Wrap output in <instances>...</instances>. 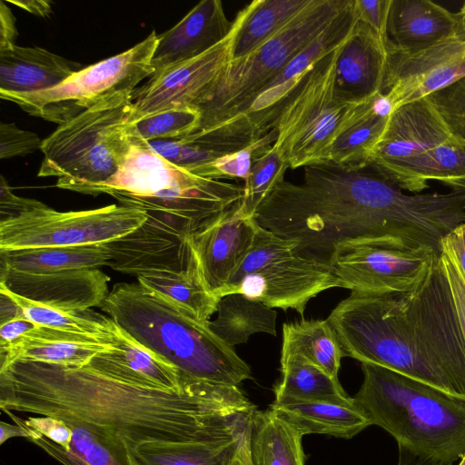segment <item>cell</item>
Listing matches in <instances>:
<instances>
[{"label":"cell","mask_w":465,"mask_h":465,"mask_svg":"<svg viewBox=\"0 0 465 465\" xmlns=\"http://www.w3.org/2000/svg\"><path fill=\"white\" fill-rule=\"evenodd\" d=\"M0 408L91 425L128 450L144 443L232 440L256 410L238 386L149 389L120 382L88 366L25 361L0 367Z\"/></svg>","instance_id":"obj_1"},{"label":"cell","mask_w":465,"mask_h":465,"mask_svg":"<svg viewBox=\"0 0 465 465\" xmlns=\"http://www.w3.org/2000/svg\"><path fill=\"white\" fill-rule=\"evenodd\" d=\"M301 183L285 180L253 218L296 243L301 257L330 267L334 250L349 242L400 241L436 246L449 223L441 193H406L370 166L329 162L303 167Z\"/></svg>","instance_id":"obj_2"},{"label":"cell","mask_w":465,"mask_h":465,"mask_svg":"<svg viewBox=\"0 0 465 465\" xmlns=\"http://www.w3.org/2000/svg\"><path fill=\"white\" fill-rule=\"evenodd\" d=\"M344 356L380 365L465 401V339L440 255L407 292H351L327 318Z\"/></svg>","instance_id":"obj_3"},{"label":"cell","mask_w":465,"mask_h":465,"mask_svg":"<svg viewBox=\"0 0 465 465\" xmlns=\"http://www.w3.org/2000/svg\"><path fill=\"white\" fill-rule=\"evenodd\" d=\"M117 326L173 366L184 386H238L250 366L209 328L139 283L114 285L99 306Z\"/></svg>","instance_id":"obj_4"},{"label":"cell","mask_w":465,"mask_h":465,"mask_svg":"<svg viewBox=\"0 0 465 465\" xmlns=\"http://www.w3.org/2000/svg\"><path fill=\"white\" fill-rule=\"evenodd\" d=\"M352 397L371 425L412 452L452 463L465 454V401L388 368L361 362Z\"/></svg>","instance_id":"obj_5"},{"label":"cell","mask_w":465,"mask_h":465,"mask_svg":"<svg viewBox=\"0 0 465 465\" xmlns=\"http://www.w3.org/2000/svg\"><path fill=\"white\" fill-rule=\"evenodd\" d=\"M100 193L146 214L176 220L195 232L239 204L243 186L199 176L171 163L146 143L132 142L118 172L94 196Z\"/></svg>","instance_id":"obj_6"},{"label":"cell","mask_w":465,"mask_h":465,"mask_svg":"<svg viewBox=\"0 0 465 465\" xmlns=\"http://www.w3.org/2000/svg\"><path fill=\"white\" fill-rule=\"evenodd\" d=\"M132 108L133 92L120 93L59 124L43 140L38 177H55L60 189L94 196L130 152Z\"/></svg>","instance_id":"obj_7"},{"label":"cell","mask_w":465,"mask_h":465,"mask_svg":"<svg viewBox=\"0 0 465 465\" xmlns=\"http://www.w3.org/2000/svg\"><path fill=\"white\" fill-rule=\"evenodd\" d=\"M350 0H311L285 26L247 55L232 60L198 107L204 131L240 114L259 91L314 40ZM195 131V132H197Z\"/></svg>","instance_id":"obj_8"},{"label":"cell","mask_w":465,"mask_h":465,"mask_svg":"<svg viewBox=\"0 0 465 465\" xmlns=\"http://www.w3.org/2000/svg\"><path fill=\"white\" fill-rule=\"evenodd\" d=\"M341 46L313 65L280 109L273 126L278 131L273 146L289 168L327 162L333 142L363 103H348L336 96L335 70Z\"/></svg>","instance_id":"obj_9"},{"label":"cell","mask_w":465,"mask_h":465,"mask_svg":"<svg viewBox=\"0 0 465 465\" xmlns=\"http://www.w3.org/2000/svg\"><path fill=\"white\" fill-rule=\"evenodd\" d=\"M294 241L258 224L254 241L220 293H241L270 308L292 309L303 315L308 302L338 287L331 267L301 257Z\"/></svg>","instance_id":"obj_10"},{"label":"cell","mask_w":465,"mask_h":465,"mask_svg":"<svg viewBox=\"0 0 465 465\" xmlns=\"http://www.w3.org/2000/svg\"><path fill=\"white\" fill-rule=\"evenodd\" d=\"M158 40L153 30L130 49L74 73L52 89L0 97L30 115L62 124L109 96L134 92L142 80L151 77Z\"/></svg>","instance_id":"obj_11"},{"label":"cell","mask_w":465,"mask_h":465,"mask_svg":"<svg viewBox=\"0 0 465 465\" xmlns=\"http://www.w3.org/2000/svg\"><path fill=\"white\" fill-rule=\"evenodd\" d=\"M146 219L143 211L121 204L70 212L45 204L0 222V250L104 244L133 232Z\"/></svg>","instance_id":"obj_12"},{"label":"cell","mask_w":465,"mask_h":465,"mask_svg":"<svg viewBox=\"0 0 465 465\" xmlns=\"http://www.w3.org/2000/svg\"><path fill=\"white\" fill-rule=\"evenodd\" d=\"M440 255L430 246L400 241L349 242L334 250L330 267L340 288L358 292H401L422 282Z\"/></svg>","instance_id":"obj_13"},{"label":"cell","mask_w":465,"mask_h":465,"mask_svg":"<svg viewBox=\"0 0 465 465\" xmlns=\"http://www.w3.org/2000/svg\"><path fill=\"white\" fill-rule=\"evenodd\" d=\"M356 20L353 0H350L341 14L266 84L240 114L197 132L242 145L262 137L273 128L284 101L313 65L346 42Z\"/></svg>","instance_id":"obj_14"},{"label":"cell","mask_w":465,"mask_h":465,"mask_svg":"<svg viewBox=\"0 0 465 465\" xmlns=\"http://www.w3.org/2000/svg\"><path fill=\"white\" fill-rule=\"evenodd\" d=\"M249 10L248 5L238 12L230 34L218 45L199 56L154 74L135 89L129 122L173 108L198 109L231 62L235 36Z\"/></svg>","instance_id":"obj_15"},{"label":"cell","mask_w":465,"mask_h":465,"mask_svg":"<svg viewBox=\"0 0 465 465\" xmlns=\"http://www.w3.org/2000/svg\"><path fill=\"white\" fill-rule=\"evenodd\" d=\"M146 215L147 219L138 228L105 243L110 252L107 266L136 277L186 271L196 259L192 245L194 232L172 218Z\"/></svg>","instance_id":"obj_16"},{"label":"cell","mask_w":465,"mask_h":465,"mask_svg":"<svg viewBox=\"0 0 465 465\" xmlns=\"http://www.w3.org/2000/svg\"><path fill=\"white\" fill-rule=\"evenodd\" d=\"M465 75V37H456L427 49L401 53L388 47L382 94L391 112L427 97Z\"/></svg>","instance_id":"obj_17"},{"label":"cell","mask_w":465,"mask_h":465,"mask_svg":"<svg viewBox=\"0 0 465 465\" xmlns=\"http://www.w3.org/2000/svg\"><path fill=\"white\" fill-rule=\"evenodd\" d=\"M109 280L98 268L42 273L5 265L0 269V285L9 292L66 312H83L100 306L109 293Z\"/></svg>","instance_id":"obj_18"},{"label":"cell","mask_w":465,"mask_h":465,"mask_svg":"<svg viewBox=\"0 0 465 465\" xmlns=\"http://www.w3.org/2000/svg\"><path fill=\"white\" fill-rule=\"evenodd\" d=\"M240 203L192 235L203 281L218 299L250 250L257 232L258 223L242 213Z\"/></svg>","instance_id":"obj_19"},{"label":"cell","mask_w":465,"mask_h":465,"mask_svg":"<svg viewBox=\"0 0 465 465\" xmlns=\"http://www.w3.org/2000/svg\"><path fill=\"white\" fill-rule=\"evenodd\" d=\"M387 63V44L369 26L356 20L337 57L336 96L348 103H361L382 94Z\"/></svg>","instance_id":"obj_20"},{"label":"cell","mask_w":465,"mask_h":465,"mask_svg":"<svg viewBox=\"0 0 465 465\" xmlns=\"http://www.w3.org/2000/svg\"><path fill=\"white\" fill-rule=\"evenodd\" d=\"M387 46L401 53L427 49L465 37V15L450 12L430 0H391Z\"/></svg>","instance_id":"obj_21"},{"label":"cell","mask_w":465,"mask_h":465,"mask_svg":"<svg viewBox=\"0 0 465 465\" xmlns=\"http://www.w3.org/2000/svg\"><path fill=\"white\" fill-rule=\"evenodd\" d=\"M453 137L426 98L393 110L367 165L392 163L417 155Z\"/></svg>","instance_id":"obj_22"},{"label":"cell","mask_w":465,"mask_h":465,"mask_svg":"<svg viewBox=\"0 0 465 465\" xmlns=\"http://www.w3.org/2000/svg\"><path fill=\"white\" fill-rule=\"evenodd\" d=\"M111 344L112 348L95 355L86 366L137 387L181 391L198 385L184 386L173 366L136 341L113 320Z\"/></svg>","instance_id":"obj_23"},{"label":"cell","mask_w":465,"mask_h":465,"mask_svg":"<svg viewBox=\"0 0 465 465\" xmlns=\"http://www.w3.org/2000/svg\"><path fill=\"white\" fill-rule=\"evenodd\" d=\"M232 25L220 0L201 1L174 26L158 35L152 58L154 74L204 54L230 34Z\"/></svg>","instance_id":"obj_24"},{"label":"cell","mask_w":465,"mask_h":465,"mask_svg":"<svg viewBox=\"0 0 465 465\" xmlns=\"http://www.w3.org/2000/svg\"><path fill=\"white\" fill-rule=\"evenodd\" d=\"M368 166L408 193H422L430 180L465 189V143L453 138L401 161Z\"/></svg>","instance_id":"obj_25"},{"label":"cell","mask_w":465,"mask_h":465,"mask_svg":"<svg viewBox=\"0 0 465 465\" xmlns=\"http://www.w3.org/2000/svg\"><path fill=\"white\" fill-rule=\"evenodd\" d=\"M81 65L41 47L0 51V94H30L52 89Z\"/></svg>","instance_id":"obj_26"},{"label":"cell","mask_w":465,"mask_h":465,"mask_svg":"<svg viewBox=\"0 0 465 465\" xmlns=\"http://www.w3.org/2000/svg\"><path fill=\"white\" fill-rule=\"evenodd\" d=\"M64 421L71 429V439L66 447L51 441L34 430L28 440L63 465H132L127 447L114 435L91 425Z\"/></svg>","instance_id":"obj_27"},{"label":"cell","mask_w":465,"mask_h":465,"mask_svg":"<svg viewBox=\"0 0 465 465\" xmlns=\"http://www.w3.org/2000/svg\"><path fill=\"white\" fill-rule=\"evenodd\" d=\"M270 409L302 436L316 433L351 439L371 426L356 405L321 401H273Z\"/></svg>","instance_id":"obj_28"},{"label":"cell","mask_w":465,"mask_h":465,"mask_svg":"<svg viewBox=\"0 0 465 465\" xmlns=\"http://www.w3.org/2000/svg\"><path fill=\"white\" fill-rule=\"evenodd\" d=\"M137 279L144 289L200 322L208 323L217 311L220 299L206 286L197 258L186 271L153 272Z\"/></svg>","instance_id":"obj_29"},{"label":"cell","mask_w":465,"mask_h":465,"mask_svg":"<svg viewBox=\"0 0 465 465\" xmlns=\"http://www.w3.org/2000/svg\"><path fill=\"white\" fill-rule=\"evenodd\" d=\"M282 379L274 386V401H321L355 406L339 379L296 354L281 355Z\"/></svg>","instance_id":"obj_30"},{"label":"cell","mask_w":465,"mask_h":465,"mask_svg":"<svg viewBox=\"0 0 465 465\" xmlns=\"http://www.w3.org/2000/svg\"><path fill=\"white\" fill-rule=\"evenodd\" d=\"M248 434L252 465H304L302 435L272 409L252 412Z\"/></svg>","instance_id":"obj_31"},{"label":"cell","mask_w":465,"mask_h":465,"mask_svg":"<svg viewBox=\"0 0 465 465\" xmlns=\"http://www.w3.org/2000/svg\"><path fill=\"white\" fill-rule=\"evenodd\" d=\"M378 95L358 106L347 128L333 142L327 162L344 167L367 166L391 114L377 101Z\"/></svg>","instance_id":"obj_32"},{"label":"cell","mask_w":465,"mask_h":465,"mask_svg":"<svg viewBox=\"0 0 465 465\" xmlns=\"http://www.w3.org/2000/svg\"><path fill=\"white\" fill-rule=\"evenodd\" d=\"M109 259L105 243L0 250L1 265L36 273L98 268L107 265Z\"/></svg>","instance_id":"obj_33"},{"label":"cell","mask_w":465,"mask_h":465,"mask_svg":"<svg viewBox=\"0 0 465 465\" xmlns=\"http://www.w3.org/2000/svg\"><path fill=\"white\" fill-rule=\"evenodd\" d=\"M217 317L208 322L211 331L230 347L245 343L258 332L276 335L277 312L241 293L222 297Z\"/></svg>","instance_id":"obj_34"},{"label":"cell","mask_w":465,"mask_h":465,"mask_svg":"<svg viewBox=\"0 0 465 465\" xmlns=\"http://www.w3.org/2000/svg\"><path fill=\"white\" fill-rule=\"evenodd\" d=\"M242 434L218 442L144 443L128 451L132 465H236Z\"/></svg>","instance_id":"obj_35"},{"label":"cell","mask_w":465,"mask_h":465,"mask_svg":"<svg viewBox=\"0 0 465 465\" xmlns=\"http://www.w3.org/2000/svg\"><path fill=\"white\" fill-rule=\"evenodd\" d=\"M296 354L338 378L344 357L328 320H302L282 326V355Z\"/></svg>","instance_id":"obj_36"},{"label":"cell","mask_w":465,"mask_h":465,"mask_svg":"<svg viewBox=\"0 0 465 465\" xmlns=\"http://www.w3.org/2000/svg\"><path fill=\"white\" fill-rule=\"evenodd\" d=\"M311 0H254L233 43L232 60L254 51L285 26ZM231 60V61H232Z\"/></svg>","instance_id":"obj_37"},{"label":"cell","mask_w":465,"mask_h":465,"mask_svg":"<svg viewBox=\"0 0 465 465\" xmlns=\"http://www.w3.org/2000/svg\"><path fill=\"white\" fill-rule=\"evenodd\" d=\"M112 344L81 342L66 339H35L25 337L20 342L0 351L1 365L13 361H36L66 367H84Z\"/></svg>","instance_id":"obj_38"},{"label":"cell","mask_w":465,"mask_h":465,"mask_svg":"<svg viewBox=\"0 0 465 465\" xmlns=\"http://www.w3.org/2000/svg\"><path fill=\"white\" fill-rule=\"evenodd\" d=\"M0 288L19 305L25 318L39 326L111 340L112 320L109 317L92 310L66 312L18 296L2 285Z\"/></svg>","instance_id":"obj_39"},{"label":"cell","mask_w":465,"mask_h":465,"mask_svg":"<svg viewBox=\"0 0 465 465\" xmlns=\"http://www.w3.org/2000/svg\"><path fill=\"white\" fill-rule=\"evenodd\" d=\"M201 121L196 108H173L129 122L128 133L132 142L178 139L197 131Z\"/></svg>","instance_id":"obj_40"},{"label":"cell","mask_w":465,"mask_h":465,"mask_svg":"<svg viewBox=\"0 0 465 465\" xmlns=\"http://www.w3.org/2000/svg\"><path fill=\"white\" fill-rule=\"evenodd\" d=\"M289 165L272 145L255 160L244 181L240 210L246 217H253L261 203L274 188L284 181Z\"/></svg>","instance_id":"obj_41"},{"label":"cell","mask_w":465,"mask_h":465,"mask_svg":"<svg viewBox=\"0 0 465 465\" xmlns=\"http://www.w3.org/2000/svg\"><path fill=\"white\" fill-rule=\"evenodd\" d=\"M277 137L278 131L272 128L262 137L245 147L225 153L195 168L192 173L214 180L238 178L245 181L255 160L273 145Z\"/></svg>","instance_id":"obj_42"},{"label":"cell","mask_w":465,"mask_h":465,"mask_svg":"<svg viewBox=\"0 0 465 465\" xmlns=\"http://www.w3.org/2000/svg\"><path fill=\"white\" fill-rule=\"evenodd\" d=\"M144 143L171 163L191 173L203 164L233 152L223 145L190 136L171 140H155Z\"/></svg>","instance_id":"obj_43"},{"label":"cell","mask_w":465,"mask_h":465,"mask_svg":"<svg viewBox=\"0 0 465 465\" xmlns=\"http://www.w3.org/2000/svg\"><path fill=\"white\" fill-rule=\"evenodd\" d=\"M425 98L451 136L465 143V75Z\"/></svg>","instance_id":"obj_44"},{"label":"cell","mask_w":465,"mask_h":465,"mask_svg":"<svg viewBox=\"0 0 465 465\" xmlns=\"http://www.w3.org/2000/svg\"><path fill=\"white\" fill-rule=\"evenodd\" d=\"M43 140L30 131L22 130L14 123L0 124V158L25 156L41 150Z\"/></svg>","instance_id":"obj_45"},{"label":"cell","mask_w":465,"mask_h":465,"mask_svg":"<svg viewBox=\"0 0 465 465\" xmlns=\"http://www.w3.org/2000/svg\"><path fill=\"white\" fill-rule=\"evenodd\" d=\"M391 2V0H353L357 20L369 26L386 44Z\"/></svg>","instance_id":"obj_46"},{"label":"cell","mask_w":465,"mask_h":465,"mask_svg":"<svg viewBox=\"0 0 465 465\" xmlns=\"http://www.w3.org/2000/svg\"><path fill=\"white\" fill-rule=\"evenodd\" d=\"M4 412H5L15 422H20L25 425L62 447H66L71 439V429L61 419L50 416H41L28 417L24 420L15 415L12 411H6Z\"/></svg>","instance_id":"obj_47"},{"label":"cell","mask_w":465,"mask_h":465,"mask_svg":"<svg viewBox=\"0 0 465 465\" xmlns=\"http://www.w3.org/2000/svg\"><path fill=\"white\" fill-rule=\"evenodd\" d=\"M45 203L13 193L11 187L3 175L0 177V222L20 216L21 214L44 206Z\"/></svg>","instance_id":"obj_48"},{"label":"cell","mask_w":465,"mask_h":465,"mask_svg":"<svg viewBox=\"0 0 465 465\" xmlns=\"http://www.w3.org/2000/svg\"><path fill=\"white\" fill-rule=\"evenodd\" d=\"M440 258L446 270L465 339V278L447 254L441 252Z\"/></svg>","instance_id":"obj_49"},{"label":"cell","mask_w":465,"mask_h":465,"mask_svg":"<svg viewBox=\"0 0 465 465\" xmlns=\"http://www.w3.org/2000/svg\"><path fill=\"white\" fill-rule=\"evenodd\" d=\"M37 326L25 317H16L0 324V351L20 342Z\"/></svg>","instance_id":"obj_50"},{"label":"cell","mask_w":465,"mask_h":465,"mask_svg":"<svg viewBox=\"0 0 465 465\" xmlns=\"http://www.w3.org/2000/svg\"><path fill=\"white\" fill-rule=\"evenodd\" d=\"M441 252L456 263L465 278V222L443 238Z\"/></svg>","instance_id":"obj_51"},{"label":"cell","mask_w":465,"mask_h":465,"mask_svg":"<svg viewBox=\"0 0 465 465\" xmlns=\"http://www.w3.org/2000/svg\"><path fill=\"white\" fill-rule=\"evenodd\" d=\"M18 33L15 25V17L5 1L0 4V51L14 47Z\"/></svg>","instance_id":"obj_52"},{"label":"cell","mask_w":465,"mask_h":465,"mask_svg":"<svg viewBox=\"0 0 465 465\" xmlns=\"http://www.w3.org/2000/svg\"><path fill=\"white\" fill-rule=\"evenodd\" d=\"M397 465H448L447 463L420 456L411 451L403 446L398 447V463Z\"/></svg>","instance_id":"obj_53"},{"label":"cell","mask_w":465,"mask_h":465,"mask_svg":"<svg viewBox=\"0 0 465 465\" xmlns=\"http://www.w3.org/2000/svg\"><path fill=\"white\" fill-rule=\"evenodd\" d=\"M8 3L16 5L35 15L48 17L52 14V3L46 0H8Z\"/></svg>","instance_id":"obj_54"},{"label":"cell","mask_w":465,"mask_h":465,"mask_svg":"<svg viewBox=\"0 0 465 465\" xmlns=\"http://www.w3.org/2000/svg\"><path fill=\"white\" fill-rule=\"evenodd\" d=\"M0 444H4L7 440L15 437H22L29 440L34 430L20 422L10 424L5 421L0 422Z\"/></svg>","instance_id":"obj_55"},{"label":"cell","mask_w":465,"mask_h":465,"mask_svg":"<svg viewBox=\"0 0 465 465\" xmlns=\"http://www.w3.org/2000/svg\"><path fill=\"white\" fill-rule=\"evenodd\" d=\"M22 315L19 305L0 288V324Z\"/></svg>","instance_id":"obj_56"},{"label":"cell","mask_w":465,"mask_h":465,"mask_svg":"<svg viewBox=\"0 0 465 465\" xmlns=\"http://www.w3.org/2000/svg\"><path fill=\"white\" fill-rule=\"evenodd\" d=\"M249 425V423H248ZM248 425L243 430L238 454H237V465H252L251 462V457H250V450H249V434H248Z\"/></svg>","instance_id":"obj_57"},{"label":"cell","mask_w":465,"mask_h":465,"mask_svg":"<svg viewBox=\"0 0 465 465\" xmlns=\"http://www.w3.org/2000/svg\"><path fill=\"white\" fill-rule=\"evenodd\" d=\"M459 465H465V454H464V456L460 459V461Z\"/></svg>","instance_id":"obj_58"},{"label":"cell","mask_w":465,"mask_h":465,"mask_svg":"<svg viewBox=\"0 0 465 465\" xmlns=\"http://www.w3.org/2000/svg\"><path fill=\"white\" fill-rule=\"evenodd\" d=\"M460 10L463 12V14L465 15V3L462 5V6L460 7Z\"/></svg>","instance_id":"obj_59"},{"label":"cell","mask_w":465,"mask_h":465,"mask_svg":"<svg viewBox=\"0 0 465 465\" xmlns=\"http://www.w3.org/2000/svg\"><path fill=\"white\" fill-rule=\"evenodd\" d=\"M237 465V464H236Z\"/></svg>","instance_id":"obj_60"}]
</instances>
